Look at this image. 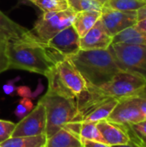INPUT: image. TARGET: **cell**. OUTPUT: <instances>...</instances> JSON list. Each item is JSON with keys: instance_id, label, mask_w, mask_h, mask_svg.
Listing matches in <instances>:
<instances>
[{"instance_id": "obj_35", "label": "cell", "mask_w": 146, "mask_h": 147, "mask_svg": "<svg viewBox=\"0 0 146 147\" xmlns=\"http://www.w3.org/2000/svg\"><path fill=\"white\" fill-rule=\"evenodd\" d=\"M96 1H98V2H99V3H101L102 5H104V4L107 3V1H108V0H96Z\"/></svg>"}, {"instance_id": "obj_24", "label": "cell", "mask_w": 146, "mask_h": 147, "mask_svg": "<svg viewBox=\"0 0 146 147\" xmlns=\"http://www.w3.org/2000/svg\"><path fill=\"white\" fill-rule=\"evenodd\" d=\"M15 124L5 120L0 119V144L12 137Z\"/></svg>"}, {"instance_id": "obj_8", "label": "cell", "mask_w": 146, "mask_h": 147, "mask_svg": "<svg viewBox=\"0 0 146 147\" xmlns=\"http://www.w3.org/2000/svg\"><path fill=\"white\" fill-rule=\"evenodd\" d=\"M46 114L45 107L40 102L33 110L15 124L12 137L38 136L46 134Z\"/></svg>"}, {"instance_id": "obj_4", "label": "cell", "mask_w": 146, "mask_h": 147, "mask_svg": "<svg viewBox=\"0 0 146 147\" xmlns=\"http://www.w3.org/2000/svg\"><path fill=\"white\" fill-rule=\"evenodd\" d=\"M38 102L42 104L46 109V138L53 135L69 122L80 121L76 100L47 90Z\"/></svg>"}, {"instance_id": "obj_17", "label": "cell", "mask_w": 146, "mask_h": 147, "mask_svg": "<svg viewBox=\"0 0 146 147\" xmlns=\"http://www.w3.org/2000/svg\"><path fill=\"white\" fill-rule=\"evenodd\" d=\"M119 100L115 98H109L99 104L95 108L83 121V122H99L101 121L107 120L115 106L117 105Z\"/></svg>"}, {"instance_id": "obj_22", "label": "cell", "mask_w": 146, "mask_h": 147, "mask_svg": "<svg viewBox=\"0 0 146 147\" xmlns=\"http://www.w3.org/2000/svg\"><path fill=\"white\" fill-rule=\"evenodd\" d=\"M81 140H89L96 142L105 143L99 129L97 128L96 122H82L80 130Z\"/></svg>"}, {"instance_id": "obj_26", "label": "cell", "mask_w": 146, "mask_h": 147, "mask_svg": "<svg viewBox=\"0 0 146 147\" xmlns=\"http://www.w3.org/2000/svg\"><path fill=\"white\" fill-rule=\"evenodd\" d=\"M135 96L137 97L139 108H140L141 111L143 112L144 115L145 116L146 119V84Z\"/></svg>"}, {"instance_id": "obj_10", "label": "cell", "mask_w": 146, "mask_h": 147, "mask_svg": "<svg viewBox=\"0 0 146 147\" xmlns=\"http://www.w3.org/2000/svg\"><path fill=\"white\" fill-rule=\"evenodd\" d=\"M101 12V20L113 37L138 22L137 11H120L103 6Z\"/></svg>"}, {"instance_id": "obj_31", "label": "cell", "mask_w": 146, "mask_h": 147, "mask_svg": "<svg viewBox=\"0 0 146 147\" xmlns=\"http://www.w3.org/2000/svg\"><path fill=\"white\" fill-rule=\"evenodd\" d=\"M137 13H138V22L146 18V5L142 7L141 9H139L137 11Z\"/></svg>"}, {"instance_id": "obj_6", "label": "cell", "mask_w": 146, "mask_h": 147, "mask_svg": "<svg viewBox=\"0 0 146 147\" xmlns=\"http://www.w3.org/2000/svg\"><path fill=\"white\" fill-rule=\"evenodd\" d=\"M76 13L71 9L58 12H43L35 22L33 33L44 43L72 25Z\"/></svg>"}, {"instance_id": "obj_32", "label": "cell", "mask_w": 146, "mask_h": 147, "mask_svg": "<svg viewBox=\"0 0 146 147\" xmlns=\"http://www.w3.org/2000/svg\"><path fill=\"white\" fill-rule=\"evenodd\" d=\"M135 27H136L137 28H139V29H141V30H145L146 31V18L143 19V20H140V21H139V22L136 23Z\"/></svg>"}, {"instance_id": "obj_5", "label": "cell", "mask_w": 146, "mask_h": 147, "mask_svg": "<svg viewBox=\"0 0 146 147\" xmlns=\"http://www.w3.org/2000/svg\"><path fill=\"white\" fill-rule=\"evenodd\" d=\"M108 49L120 71L138 75L146 81V46L112 43Z\"/></svg>"}, {"instance_id": "obj_2", "label": "cell", "mask_w": 146, "mask_h": 147, "mask_svg": "<svg viewBox=\"0 0 146 147\" xmlns=\"http://www.w3.org/2000/svg\"><path fill=\"white\" fill-rule=\"evenodd\" d=\"M68 59L87 83L93 86H101L108 83L120 71L108 48L104 50L80 49Z\"/></svg>"}, {"instance_id": "obj_14", "label": "cell", "mask_w": 146, "mask_h": 147, "mask_svg": "<svg viewBox=\"0 0 146 147\" xmlns=\"http://www.w3.org/2000/svg\"><path fill=\"white\" fill-rule=\"evenodd\" d=\"M44 147H83V145L79 137L61 128L47 138Z\"/></svg>"}, {"instance_id": "obj_7", "label": "cell", "mask_w": 146, "mask_h": 147, "mask_svg": "<svg viewBox=\"0 0 146 147\" xmlns=\"http://www.w3.org/2000/svg\"><path fill=\"white\" fill-rule=\"evenodd\" d=\"M46 45L59 62L68 59L80 50V37L71 25L53 36Z\"/></svg>"}, {"instance_id": "obj_23", "label": "cell", "mask_w": 146, "mask_h": 147, "mask_svg": "<svg viewBox=\"0 0 146 147\" xmlns=\"http://www.w3.org/2000/svg\"><path fill=\"white\" fill-rule=\"evenodd\" d=\"M34 109V104L32 102V101L28 98V97H22V99L20 100L15 114L18 118L22 119L24 116H26L28 114H29Z\"/></svg>"}, {"instance_id": "obj_11", "label": "cell", "mask_w": 146, "mask_h": 147, "mask_svg": "<svg viewBox=\"0 0 146 147\" xmlns=\"http://www.w3.org/2000/svg\"><path fill=\"white\" fill-rule=\"evenodd\" d=\"M112 42L113 36L107 30L100 17L87 34L80 38V49L104 50L108 49Z\"/></svg>"}, {"instance_id": "obj_13", "label": "cell", "mask_w": 146, "mask_h": 147, "mask_svg": "<svg viewBox=\"0 0 146 147\" xmlns=\"http://www.w3.org/2000/svg\"><path fill=\"white\" fill-rule=\"evenodd\" d=\"M34 35V34L31 30L15 22L0 11V38L11 41L30 38Z\"/></svg>"}, {"instance_id": "obj_30", "label": "cell", "mask_w": 146, "mask_h": 147, "mask_svg": "<svg viewBox=\"0 0 146 147\" xmlns=\"http://www.w3.org/2000/svg\"><path fill=\"white\" fill-rule=\"evenodd\" d=\"M16 92L17 94L20 96H22V97H28L31 95V92H30V90L28 87H26V86H20L18 88H16Z\"/></svg>"}, {"instance_id": "obj_34", "label": "cell", "mask_w": 146, "mask_h": 147, "mask_svg": "<svg viewBox=\"0 0 146 147\" xmlns=\"http://www.w3.org/2000/svg\"><path fill=\"white\" fill-rule=\"evenodd\" d=\"M137 144L141 147H146V137L139 136V140H138Z\"/></svg>"}, {"instance_id": "obj_12", "label": "cell", "mask_w": 146, "mask_h": 147, "mask_svg": "<svg viewBox=\"0 0 146 147\" xmlns=\"http://www.w3.org/2000/svg\"><path fill=\"white\" fill-rule=\"evenodd\" d=\"M105 144L108 146L126 145L130 142V138L124 126L110 122L107 120L101 121L96 123Z\"/></svg>"}, {"instance_id": "obj_15", "label": "cell", "mask_w": 146, "mask_h": 147, "mask_svg": "<svg viewBox=\"0 0 146 147\" xmlns=\"http://www.w3.org/2000/svg\"><path fill=\"white\" fill-rule=\"evenodd\" d=\"M101 15V11H83L76 13L72 27L80 38L84 36L95 25V23L100 19Z\"/></svg>"}, {"instance_id": "obj_28", "label": "cell", "mask_w": 146, "mask_h": 147, "mask_svg": "<svg viewBox=\"0 0 146 147\" xmlns=\"http://www.w3.org/2000/svg\"><path fill=\"white\" fill-rule=\"evenodd\" d=\"M3 90L6 95H12L15 92V90H16V88L14 84V81H9L7 84H5L3 86Z\"/></svg>"}, {"instance_id": "obj_19", "label": "cell", "mask_w": 146, "mask_h": 147, "mask_svg": "<svg viewBox=\"0 0 146 147\" xmlns=\"http://www.w3.org/2000/svg\"><path fill=\"white\" fill-rule=\"evenodd\" d=\"M146 5V0H108L105 7L120 11H138Z\"/></svg>"}, {"instance_id": "obj_18", "label": "cell", "mask_w": 146, "mask_h": 147, "mask_svg": "<svg viewBox=\"0 0 146 147\" xmlns=\"http://www.w3.org/2000/svg\"><path fill=\"white\" fill-rule=\"evenodd\" d=\"M46 135L11 137L0 144V147H44L46 142Z\"/></svg>"}, {"instance_id": "obj_16", "label": "cell", "mask_w": 146, "mask_h": 147, "mask_svg": "<svg viewBox=\"0 0 146 147\" xmlns=\"http://www.w3.org/2000/svg\"><path fill=\"white\" fill-rule=\"evenodd\" d=\"M112 43H126L146 46V31L134 26L128 28L113 37Z\"/></svg>"}, {"instance_id": "obj_33", "label": "cell", "mask_w": 146, "mask_h": 147, "mask_svg": "<svg viewBox=\"0 0 146 147\" xmlns=\"http://www.w3.org/2000/svg\"><path fill=\"white\" fill-rule=\"evenodd\" d=\"M112 147H141L140 146H139L138 144L134 143V142H132L130 141L128 144L126 145H119V146H113Z\"/></svg>"}, {"instance_id": "obj_21", "label": "cell", "mask_w": 146, "mask_h": 147, "mask_svg": "<svg viewBox=\"0 0 146 147\" xmlns=\"http://www.w3.org/2000/svg\"><path fill=\"white\" fill-rule=\"evenodd\" d=\"M43 12H58L69 9L67 0H28Z\"/></svg>"}, {"instance_id": "obj_9", "label": "cell", "mask_w": 146, "mask_h": 147, "mask_svg": "<svg viewBox=\"0 0 146 147\" xmlns=\"http://www.w3.org/2000/svg\"><path fill=\"white\" fill-rule=\"evenodd\" d=\"M145 120V116L141 111L137 97L131 96L119 100L117 105L107 119L122 126H131Z\"/></svg>"}, {"instance_id": "obj_1", "label": "cell", "mask_w": 146, "mask_h": 147, "mask_svg": "<svg viewBox=\"0 0 146 147\" xmlns=\"http://www.w3.org/2000/svg\"><path fill=\"white\" fill-rule=\"evenodd\" d=\"M9 69L23 70L45 77L58 62L46 43L33 37L11 40L7 45Z\"/></svg>"}, {"instance_id": "obj_27", "label": "cell", "mask_w": 146, "mask_h": 147, "mask_svg": "<svg viewBox=\"0 0 146 147\" xmlns=\"http://www.w3.org/2000/svg\"><path fill=\"white\" fill-rule=\"evenodd\" d=\"M133 130L136 133L138 136L140 137H146V119L133 125L130 126Z\"/></svg>"}, {"instance_id": "obj_29", "label": "cell", "mask_w": 146, "mask_h": 147, "mask_svg": "<svg viewBox=\"0 0 146 147\" xmlns=\"http://www.w3.org/2000/svg\"><path fill=\"white\" fill-rule=\"evenodd\" d=\"M83 147H112L105 143L102 142H96V141H89V140H83Z\"/></svg>"}, {"instance_id": "obj_25", "label": "cell", "mask_w": 146, "mask_h": 147, "mask_svg": "<svg viewBox=\"0 0 146 147\" xmlns=\"http://www.w3.org/2000/svg\"><path fill=\"white\" fill-rule=\"evenodd\" d=\"M8 40L0 38V73L9 70V59L7 54Z\"/></svg>"}, {"instance_id": "obj_20", "label": "cell", "mask_w": 146, "mask_h": 147, "mask_svg": "<svg viewBox=\"0 0 146 147\" xmlns=\"http://www.w3.org/2000/svg\"><path fill=\"white\" fill-rule=\"evenodd\" d=\"M69 9L75 13L83 11H102L103 5L96 0H67Z\"/></svg>"}, {"instance_id": "obj_3", "label": "cell", "mask_w": 146, "mask_h": 147, "mask_svg": "<svg viewBox=\"0 0 146 147\" xmlns=\"http://www.w3.org/2000/svg\"><path fill=\"white\" fill-rule=\"evenodd\" d=\"M46 77L49 91L69 99L77 100L88 87L87 81L68 59L57 62Z\"/></svg>"}]
</instances>
